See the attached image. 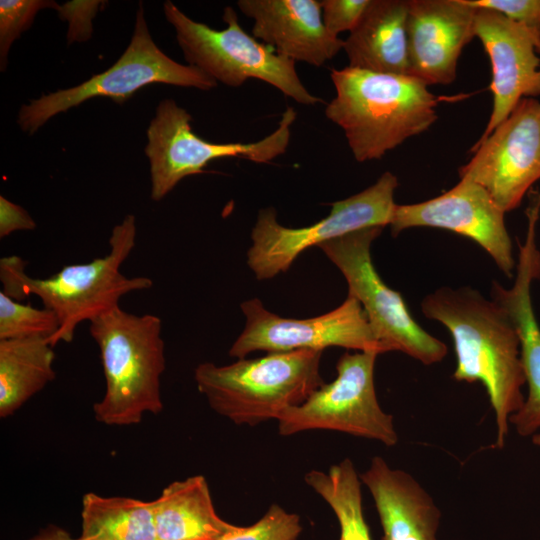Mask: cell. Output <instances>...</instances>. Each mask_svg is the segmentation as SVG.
Returning a JSON list of instances; mask_svg holds the SVG:
<instances>
[{
    "mask_svg": "<svg viewBox=\"0 0 540 540\" xmlns=\"http://www.w3.org/2000/svg\"><path fill=\"white\" fill-rule=\"evenodd\" d=\"M163 12L173 26L188 65L198 68L217 83L239 87L249 79L272 85L302 105L322 103L302 83L295 62L245 32L231 6L223 10L222 30L195 21L173 2L165 1Z\"/></svg>",
    "mask_w": 540,
    "mask_h": 540,
    "instance_id": "cell-6",
    "label": "cell"
},
{
    "mask_svg": "<svg viewBox=\"0 0 540 540\" xmlns=\"http://www.w3.org/2000/svg\"><path fill=\"white\" fill-rule=\"evenodd\" d=\"M107 4L101 0H72L59 4L57 9L61 21L68 23L67 44L82 43L93 34V19L100 7Z\"/></svg>",
    "mask_w": 540,
    "mask_h": 540,
    "instance_id": "cell-28",
    "label": "cell"
},
{
    "mask_svg": "<svg viewBox=\"0 0 540 540\" xmlns=\"http://www.w3.org/2000/svg\"><path fill=\"white\" fill-rule=\"evenodd\" d=\"M29 540H82L80 537L74 538L71 534L56 525H49L42 528L36 535Z\"/></svg>",
    "mask_w": 540,
    "mask_h": 540,
    "instance_id": "cell-32",
    "label": "cell"
},
{
    "mask_svg": "<svg viewBox=\"0 0 540 540\" xmlns=\"http://www.w3.org/2000/svg\"><path fill=\"white\" fill-rule=\"evenodd\" d=\"M89 324L105 378L104 396L93 406L96 420L128 426L140 423L146 413H160V379L166 368L161 319L118 306Z\"/></svg>",
    "mask_w": 540,
    "mask_h": 540,
    "instance_id": "cell-4",
    "label": "cell"
},
{
    "mask_svg": "<svg viewBox=\"0 0 540 540\" xmlns=\"http://www.w3.org/2000/svg\"><path fill=\"white\" fill-rule=\"evenodd\" d=\"M360 479L374 500L381 540H438L441 512L412 475L374 456Z\"/></svg>",
    "mask_w": 540,
    "mask_h": 540,
    "instance_id": "cell-19",
    "label": "cell"
},
{
    "mask_svg": "<svg viewBox=\"0 0 540 540\" xmlns=\"http://www.w3.org/2000/svg\"><path fill=\"white\" fill-rule=\"evenodd\" d=\"M408 0H371L344 40L349 67L409 75Z\"/></svg>",
    "mask_w": 540,
    "mask_h": 540,
    "instance_id": "cell-20",
    "label": "cell"
},
{
    "mask_svg": "<svg viewBox=\"0 0 540 540\" xmlns=\"http://www.w3.org/2000/svg\"><path fill=\"white\" fill-rule=\"evenodd\" d=\"M302 532L299 515L272 504L251 526H237L218 540H297Z\"/></svg>",
    "mask_w": 540,
    "mask_h": 540,
    "instance_id": "cell-27",
    "label": "cell"
},
{
    "mask_svg": "<svg viewBox=\"0 0 540 540\" xmlns=\"http://www.w3.org/2000/svg\"><path fill=\"white\" fill-rule=\"evenodd\" d=\"M322 353L299 349L222 366L204 362L195 368L194 380L217 414L236 425L255 426L278 420L285 410L302 404L324 384Z\"/></svg>",
    "mask_w": 540,
    "mask_h": 540,
    "instance_id": "cell-5",
    "label": "cell"
},
{
    "mask_svg": "<svg viewBox=\"0 0 540 540\" xmlns=\"http://www.w3.org/2000/svg\"><path fill=\"white\" fill-rule=\"evenodd\" d=\"M475 37L491 62L490 90L493 106L486 128L477 141L486 138L523 98L540 95V38L500 12L476 8Z\"/></svg>",
    "mask_w": 540,
    "mask_h": 540,
    "instance_id": "cell-16",
    "label": "cell"
},
{
    "mask_svg": "<svg viewBox=\"0 0 540 540\" xmlns=\"http://www.w3.org/2000/svg\"><path fill=\"white\" fill-rule=\"evenodd\" d=\"M475 14L465 0H408L409 75L428 86L454 82L460 54L475 37Z\"/></svg>",
    "mask_w": 540,
    "mask_h": 540,
    "instance_id": "cell-17",
    "label": "cell"
},
{
    "mask_svg": "<svg viewBox=\"0 0 540 540\" xmlns=\"http://www.w3.org/2000/svg\"><path fill=\"white\" fill-rule=\"evenodd\" d=\"M540 215V191H531L527 233L518 244L519 255L515 279L511 288L493 281L491 297L509 314L518 334L520 358L528 387L522 407L509 418L516 432L523 437L533 436L540 430V326L531 298V286L540 277V251L536 242Z\"/></svg>",
    "mask_w": 540,
    "mask_h": 540,
    "instance_id": "cell-15",
    "label": "cell"
},
{
    "mask_svg": "<svg viewBox=\"0 0 540 540\" xmlns=\"http://www.w3.org/2000/svg\"><path fill=\"white\" fill-rule=\"evenodd\" d=\"M152 84L208 91L218 83L198 68L173 60L157 46L145 19L143 3L140 2L131 40L111 67L76 86L43 94L23 104L18 112L17 124L23 132L33 135L52 117L87 100L108 97L115 103L123 104L141 88Z\"/></svg>",
    "mask_w": 540,
    "mask_h": 540,
    "instance_id": "cell-7",
    "label": "cell"
},
{
    "mask_svg": "<svg viewBox=\"0 0 540 540\" xmlns=\"http://www.w3.org/2000/svg\"><path fill=\"white\" fill-rule=\"evenodd\" d=\"M81 519L82 540H158L152 501L86 493Z\"/></svg>",
    "mask_w": 540,
    "mask_h": 540,
    "instance_id": "cell-23",
    "label": "cell"
},
{
    "mask_svg": "<svg viewBox=\"0 0 540 540\" xmlns=\"http://www.w3.org/2000/svg\"><path fill=\"white\" fill-rule=\"evenodd\" d=\"M58 330L52 310L23 304L0 291V340L38 337L51 341Z\"/></svg>",
    "mask_w": 540,
    "mask_h": 540,
    "instance_id": "cell-25",
    "label": "cell"
},
{
    "mask_svg": "<svg viewBox=\"0 0 540 540\" xmlns=\"http://www.w3.org/2000/svg\"><path fill=\"white\" fill-rule=\"evenodd\" d=\"M532 442L534 445L540 447V432H537L532 436Z\"/></svg>",
    "mask_w": 540,
    "mask_h": 540,
    "instance_id": "cell-33",
    "label": "cell"
},
{
    "mask_svg": "<svg viewBox=\"0 0 540 540\" xmlns=\"http://www.w3.org/2000/svg\"><path fill=\"white\" fill-rule=\"evenodd\" d=\"M241 310L245 327L229 349V355L237 359L256 351H324L331 346L388 352L376 338L361 304L350 295L337 308L308 319L281 317L268 311L257 298L242 302Z\"/></svg>",
    "mask_w": 540,
    "mask_h": 540,
    "instance_id": "cell-12",
    "label": "cell"
},
{
    "mask_svg": "<svg viewBox=\"0 0 540 540\" xmlns=\"http://www.w3.org/2000/svg\"><path fill=\"white\" fill-rule=\"evenodd\" d=\"M460 179L481 185L505 212L517 208L540 180V102L523 98L508 117L472 148Z\"/></svg>",
    "mask_w": 540,
    "mask_h": 540,
    "instance_id": "cell-13",
    "label": "cell"
},
{
    "mask_svg": "<svg viewBox=\"0 0 540 540\" xmlns=\"http://www.w3.org/2000/svg\"><path fill=\"white\" fill-rule=\"evenodd\" d=\"M296 116V111L287 107L278 127L256 142L214 143L194 133L192 116L175 100H161L146 132L151 199H163L182 179L203 173L216 159L237 157L255 163L271 162L286 152Z\"/></svg>",
    "mask_w": 540,
    "mask_h": 540,
    "instance_id": "cell-8",
    "label": "cell"
},
{
    "mask_svg": "<svg viewBox=\"0 0 540 540\" xmlns=\"http://www.w3.org/2000/svg\"><path fill=\"white\" fill-rule=\"evenodd\" d=\"M152 504L158 540H218L237 528L216 513L202 475L170 483Z\"/></svg>",
    "mask_w": 540,
    "mask_h": 540,
    "instance_id": "cell-21",
    "label": "cell"
},
{
    "mask_svg": "<svg viewBox=\"0 0 540 540\" xmlns=\"http://www.w3.org/2000/svg\"><path fill=\"white\" fill-rule=\"evenodd\" d=\"M371 0H322V19L327 30L338 36L351 32L359 23Z\"/></svg>",
    "mask_w": 540,
    "mask_h": 540,
    "instance_id": "cell-29",
    "label": "cell"
},
{
    "mask_svg": "<svg viewBox=\"0 0 540 540\" xmlns=\"http://www.w3.org/2000/svg\"><path fill=\"white\" fill-rule=\"evenodd\" d=\"M54 346L46 338L0 340V417L7 418L55 379Z\"/></svg>",
    "mask_w": 540,
    "mask_h": 540,
    "instance_id": "cell-22",
    "label": "cell"
},
{
    "mask_svg": "<svg viewBox=\"0 0 540 540\" xmlns=\"http://www.w3.org/2000/svg\"><path fill=\"white\" fill-rule=\"evenodd\" d=\"M475 8L496 10L540 38V0H465Z\"/></svg>",
    "mask_w": 540,
    "mask_h": 540,
    "instance_id": "cell-30",
    "label": "cell"
},
{
    "mask_svg": "<svg viewBox=\"0 0 540 540\" xmlns=\"http://www.w3.org/2000/svg\"><path fill=\"white\" fill-rule=\"evenodd\" d=\"M136 233L135 216L127 214L112 229L106 255L87 263L66 265L45 278L27 275V262L19 256L3 257L0 259L1 291L17 301L37 296L59 321V330L50 341L52 346L59 342L70 343L80 323L90 322L118 307L123 296L153 286L149 277H127L120 271L135 247Z\"/></svg>",
    "mask_w": 540,
    "mask_h": 540,
    "instance_id": "cell-3",
    "label": "cell"
},
{
    "mask_svg": "<svg viewBox=\"0 0 540 540\" xmlns=\"http://www.w3.org/2000/svg\"><path fill=\"white\" fill-rule=\"evenodd\" d=\"M53 0H1L0 1V68L7 67V57L14 41L28 30L42 9L57 11Z\"/></svg>",
    "mask_w": 540,
    "mask_h": 540,
    "instance_id": "cell-26",
    "label": "cell"
},
{
    "mask_svg": "<svg viewBox=\"0 0 540 540\" xmlns=\"http://www.w3.org/2000/svg\"><path fill=\"white\" fill-rule=\"evenodd\" d=\"M383 227H369L319 246L343 274L348 295L361 304L376 338L390 351H400L425 365L440 362L446 345L425 331L411 316L398 291L386 285L371 258V244Z\"/></svg>",
    "mask_w": 540,
    "mask_h": 540,
    "instance_id": "cell-10",
    "label": "cell"
},
{
    "mask_svg": "<svg viewBox=\"0 0 540 540\" xmlns=\"http://www.w3.org/2000/svg\"><path fill=\"white\" fill-rule=\"evenodd\" d=\"M305 483L332 509L339 523V540H371L363 506L361 479L351 459L331 465L327 472L311 470Z\"/></svg>",
    "mask_w": 540,
    "mask_h": 540,
    "instance_id": "cell-24",
    "label": "cell"
},
{
    "mask_svg": "<svg viewBox=\"0 0 540 540\" xmlns=\"http://www.w3.org/2000/svg\"><path fill=\"white\" fill-rule=\"evenodd\" d=\"M336 95L325 116L345 134L358 162L382 158L437 120V105L446 98L410 75L376 73L344 67L331 69Z\"/></svg>",
    "mask_w": 540,
    "mask_h": 540,
    "instance_id": "cell-2",
    "label": "cell"
},
{
    "mask_svg": "<svg viewBox=\"0 0 540 540\" xmlns=\"http://www.w3.org/2000/svg\"><path fill=\"white\" fill-rule=\"evenodd\" d=\"M36 226L34 219L23 207L0 196V238L16 231L34 230Z\"/></svg>",
    "mask_w": 540,
    "mask_h": 540,
    "instance_id": "cell-31",
    "label": "cell"
},
{
    "mask_svg": "<svg viewBox=\"0 0 540 540\" xmlns=\"http://www.w3.org/2000/svg\"><path fill=\"white\" fill-rule=\"evenodd\" d=\"M426 318L450 332L456 353L453 378L481 382L495 414L496 448L505 446L509 418L523 405L525 376L516 328L507 311L468 286L441 287L421 302Z\"/></svg>",
    "mask_w": 540,
    "mask_h": 540,
    "instance_id": "cell-1",
    "label": "cell"
},
{
    "mask_svg": "<svg viewBox=\"0 0 540 540\" xmlns=\"http://www.w3.org/2000/svg\"><path fill=\"white\" fill-rule=\"evenodd\" d=\"M378 355L371 351L342 354L335 380L324 383L302 404L281 414L277 420L279 434L331 430L395 446L399 438L393 416L383 411L375 390Z\"/></svg>",
    "mask_w": 540,
    "mask_h": 540,
    "instance_id": "cell-11",
    "label": "cell"
},
{
    "mask_svg": "<svg viewBox=\"0 0 540 540\" xmlns=\"http://www.w3.org/2000/svg\"><path fill=\"white\" fill-rule=\"evenodd\" d=\"M397 177L389 171L363 191L331 204L329 214L301 228L282 226L277 212L268 207L259 211L251 231L252 244L247 264L258 280L286 272L306 249L369 227L390 224L396 203Z\"/></svg>",
    "mask_w": 540,
    "mask_h": 540,
    "instance_id": "cell-9",
    "label": "cell"
},
{
    "mask_svg": "<svg viewBox=\"0 0 540 540\" xmlns=\"http://www.w3.org/2000/svg\"><path fill=\"white\" fill-rule=\"evenodd\" d=\"M389 226L394 237L414 227L458 233L480 245L507 278L515 275L516 262L505 212L472 180L460 179L450 190L423 202L396 204Z\"/></svg>",
    "mask_w": 540,
    "mask_h": 540,
    "instance_id": "cell-14",
    "label": "cell"
},
{
    "mask_svg": "<svg viewBox=\"0 0 540 540\" xmlns=\"http://www.w3.org/2000/svg\"><path fill=\"white\" fill-rule=\"evenodd\" d=\"M239 10L253 20L252 36L296 62L324 65L343 49L331 34L317 0H239Z\"/></svg>",
    "mask_w": 540,
    "mask_h": 540,
    "instance_id": "cell-18",
    "label": "cell"
}]
</instances>
